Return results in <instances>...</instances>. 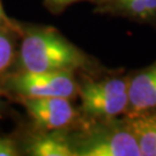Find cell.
Here are the masks:
<instances>
[{"instance_id": "obj_1", "label": "cell", "mask_w": 156, "mask_h": 156, "mask_svg": "<svg viewBox=\"0 0 156 156\" xmlns=\"http://www.w3.org/2000/svg\"><path fill=\"white\" fill-rule=\"evenodd\" d=\"M16 24L20 39L11 71L74 73L93 65L90 57L57 29L17 21Z\"/></svg>"}, {"instance_id": "obj_2", "label": "cell", "mask_w": 156, "mask_h": 156, "mask_svg": "<svg viewBox=\"0 0 156 156\" xmlns=\"http://www.w3.org/2000/svg\"><path fill=\"white\" fill-rule=\"evenodd\" d=\"M83 131L72 134L75 156H141L127 119H94Z\"/></svg>"}, {"instance_id": "obj_3", "label": "cell", "mask_w": 156, "mask_h": 156, "mask_svg": "<svg viewBox=\"0 0 156 156\" xmlns=\"http://www.w3.org/2000/svg\"><path fill=\"white\" fill-rule=\"evenodd\" d=\"M0 88L6 97L16 101L39 97L71 100L79 93V83L73 72L11 71L0 76Z\"/></svg>"}, {"instance_id": "obj_4", "label": "cell", "mask_w": 156, "mask_h": 156, "mask_svg": "<svg viewBox=\"0 0 156 156\" xmlns=\"http://www.w3.org/2000/svg\"><path fill=\"white\" fill-rule=\"evenodd\" d=\"M128 78L87 80L79 84L81 111L91 119H110L126 113Z\"/></svg>"}, {"instance_id": "obj_5", "label": "cell", "mask_w": 156, "mask_h": 156, "mask_svg": "<svg viewBox=\"0 0 156 156\" xmlns=\"http://www.w3.org/2000/svg\"><path fill=\"white\" fill-rule=\"evenodd\" d=\"M30 119L34 127L41 129H68L78 117V111L69 98L39 97L19 101Z\"/></svg>"}, {"instance_id": "obj_6", "label": "cell", "mask_w": 156, "mask_h": 156, "mask_svg": "<svg viewBox=\"0 0 156 156\" xmlns=\"http://www.w3.org/2000/svg\"><path fill=\"white\" fill-rule=\"evenodd\" d=\"M20 151L31 156H75L72 133L68 129H41L33 132L19 142Z\"/></svg>"}, {"instance_id": "obj_7", "label": "cell", "mask_w": 156, "mask_h": 156, "mask_svg": "<svg viewBox=\"0 0 156 156\" xmlns=\"http://www.w3.org/2000/svg\"><path fill=\"white\" fill-rule=\"evenodd\" d=\"M127 96L128 117L156 111V62L128 78Z\"/></svg>"}, {"instance_id": "obj_8", "label": "cell", "mask_w": 156, "mask_h": 156, "mask_svg": "<svg viewBox=\"0 0 156 156\" xmlns=\"http://www.w3.org/2000/svg\"><path fill=\"white\" fill-rule=\"evenodd\" d=\"M127 123L141 156H156V111L128 117Z\"/></svg>"}, {"instance_id": "obj_9", "label": "cell", "mask_w": 156, "mask_h": 156, "mask_svg": "<svg viewBox=\"0 0 156 156\" xmlns=\"http://www.w3.org/2000/svg\"><path fill=\"white\" fill-rule=\"evenodd\" d=\"M19 39L20 35L15 20L0 27V76L9 72L15 62Z\"/></svg>"}, {"instance_id": "obj_10", "label": "cell", "mask_w": 156, "mask_h": 156, "mask_svg": "<svg viewBox=\"0 0 156 156\" xmlns=\"http://www.w3.org/2000/svg\"><path fill=\"white\" fill-rule=\"evenodd\" d=\"M21 155V151L16 140L9 136L0 135V156Z\"/></svg>"}, {"instance_id": "obj_11", "label": "cell", "mask_w": 156, "mask_h": 156, "mask_svg": "<svg viewBox=\"0 0 156 156\" xmlns=\"http://www.w3.org/2000/svg\"><path fill=\"white\" fill-rule=\"evenodd\" d=\"M79 1H93V2H96L97 0H44V4L52 13L57 14V13L62 12L69 5L79 2Z\"/></svg>"}, {"instance_id": "obj_12", "label": "cell", "mask_w": 156, "mask_h": 156, "mask_svg": "<svg viewBox=\"0 0 156 156\" xmlns=\"http://www.w3.org/2000/svg\"><path fill=\"white\" fill-rule=\"evenodd\" d=\"M151 14L153 22H156V0H140Z\"/></svg>"}, {"instance_id": "obj_13", "label": "cell", "mask_w": 156, "mask_h": 156, "mask_svg": "<svg viewBox=\"0 0 156 156\" xmlns=\"http://www.w3.org/2000/svg\"><path fill=\"white\" fill-rule=\"evenodd\" d=\"M11 22H12V19L7 16L5 9H4V6H2V2L0 0V27L6 26V24H8V23Z\"/></svg>"}, {"instance_id": "obj_14", "label": "cell", "mask_w": 156, "mask_h": 156, "mask_svg": "<svg viewBox=\"0 0 156 156\" xmlns=\"http://www.w3.org/2000/svg\"><path fill=\"white\" fill-rule=\"evenodd\" d=\"M6 97V95L4 94V91L1 90V88H0V115L2 113V111L5 110V101H4V98Z\"/></svg>"}]
</instances>
